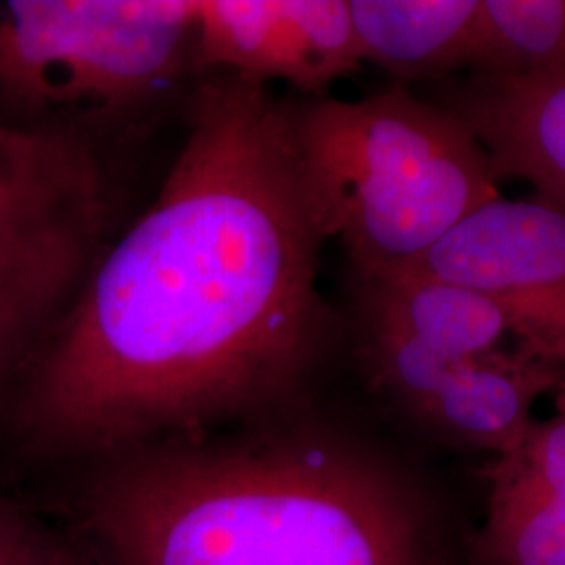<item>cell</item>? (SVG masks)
<instances>
[{"label":"cell","mask_w":565,"mask_h":565,"mask_svg":"<svg viewBox=\"0 0 565 565\" xmlns=\"http://www.w3.org/2000/svg\"><path fill=\"white\" fill-rule=\"evenodd\" d=\"M184 126L156 200L107 245L2 419L23 467L65 471L306 398L331 315L294 102L203 74Z\"/></svg>","instance_id":"obj_1"},{"label":"cell","mask_w":565,"mask_h":565,"mask_svg":"<svg viewBox=\"0 0 565 565\" xmlns=\"http://www.w3.org/2000/svg\"><path fill=\"white\" fill-rule=\"evenodd\" d=\"M65 476V536L90 565L446 564L413 473L306 398Z\"/></svg>","instance_id":"obj_2"},{"label":"cell","mask_w":565,"mask_h":565,"mask_svg":"<svg viewBox=\"0 0 565 565\" xmlns=\"http://www.w3.org/2000/svg\"><path fill=\"white\" fill-rule=\"evenodd\" d=\"M303 174L356 282L396 277L499 195L482 145L446 107L390 86L359 102H294Z\"/></svg>","instance_id":"obj_3"},{"label":"cell","mask_w":565,"mask_h":565,"mask_svg":"<svg viewBox=\"0 0 565 565\" xmlns=\"http://www.w3.org/2000/svg\"><path fill=\"white\" fill-rule=\"evenodd\" d=\"M195 0H0V120L126 151L198 82Z\"/></svg>","instance_id":"obj_4"},{"label":"cell","mask_w":565,"mask_h":565,"mask_svg":"<svg viewBox=\"0 0 565 565\" xmlns=\"http://www.w3.org/2000/svg\"><path fill=\"white\" fill-rule=\"evenodd\" d=\"M121 151L0 120V425L116 239Z\"/></svg>","instance_id":"obj_5"},{"label":"cell","mask_w":565,"mask_h":565,"mask_svg":"<svg viewBox=\"0 0 565 565\" xmlns=\"http://www.w3.org/2000/svg\"><path fill=\"white\" fill-rule=\"evenodd\" d=\"M401 275L457 282L488 298L511 335L565 371V205L497 198Z\"/></svg>","instance_id":"obj_6"},{"label":"cell","mask_w":565,"mask_h":565,"mask_svg":"<svg viewBox=\"0 0 565 565\" xmlns=\"http://www.w3.org/2000/svg\"><path fill=\"white\" fill-rule=\"evenodd\" d=\"M198 76L285 82L303 97L363 65L348 0H195Z\"/></svg>","instance_id":"obj_7"},{"label":"cell","mask_w":565,"mask_h":565,"mask_svg":"<svg viewBox=\"0 0 565 565\" xmlns=\"http://www.w3.org/2000/svg\"><path fill=\"white\" fill-rule=\"evenodd\" d=\"M557 392L555 413L486 469L480 565H565V384Z\"/></svg>","instance_id":"obj_8"},{"label":"cell","mask_w":565,"mask_h":565,"mask_svg":"<svg viewBox=\"0 0 565 565\" xmlns=\"http://www.w3.org/2000/svg\"><path fill=\"white\" fill-rule=\"evenodd\" d=\"M446 109L482 145L497 179H522L565 205V72L473 74Z\"/></svg>","instance_id":"obj_9"},{"label":"cell","mask_w":565,"mask_h":565,"mask_svg":"<svg viewBox=\"0 0 565 565\" xmlns=\"http://www.w3.org/2000/svg\"><path fill=\"white\" fill-rule=\"evenodd\" d=\"M565 384L559 364L524 345L494 348L448 369L413 417L455 443L505 455L534 424L532 408Z\"/></svg>","instance_id":"obj_10"},{"label":"cell","mask_w":565,"mask_h":565,"mask_svg":"<svg viewBox=\"0 0 565 565\" xmlns=\"http://www.w3.org/2000/svg\"><path fill=\"white\" fill-rule=\"evenodd\" d=\"M363 63L394 86L476 70L482 44V0H348Z\"/></svg>","instance_id":"obj_11"},{"label":"cell","mask_w":565,"mask_h":565,"mask_svg":"<svg viewBox=\"0 0 565 565\" xmlns=\"http://www.w3.org/2000/svg\"><path fill=\"white\" fill-rule=\"evenodd\" d=\"M356 294L363 327L403 335L448 361L501 348L511 335L494 303L457 282L396 275L356 282Z\"/></svg>","instance_id":"obj_12"},{"label":"cell","mask_w":565,"mask_h":565,"mask_svg":"<svg viewBox=\"0 0 565 565\" xmlns=\"http://www.w3.org/2000/svg\"><path fill=\"white\" fill-rule=\"evenodd\" d=\"M565 72V0H482V44L473 74Z\"/></svg>","instance_id":"obj_13"},{"label":"cell","mask_w":565,"mask_h":565,"mask_svg":"<svg viewBox=\"0 0 565 565\" xmlns=\"http://www.w3.org/2000/svg\"><path fill=\"white\" fill-rule=\"evenodd\" d=\"M7 565H90L65 534L46 530L32 520L20 546Z\"/></svg>","instance_id":"obj_14"},{"label":"cell","mask_w":565,"mask_h":565,"mask_svg":"<svg viewBox=\"0 0 565 565\" xmlns=\"http://www.w3.org/2000/svg\"><path fill=\"white\" fill-rule=\"evenodd\" d=\"M30 524L32 518L0 494V565L9 564Z\"/></svg>","instance_id":"obj_15"}]
</instances>
